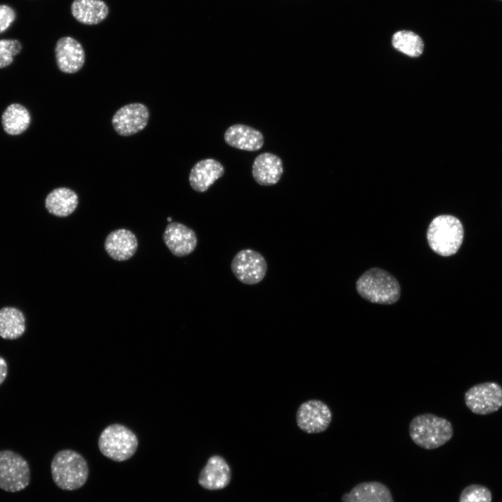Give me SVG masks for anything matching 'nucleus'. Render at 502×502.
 <instances>
[{"instance_id": "39448f33", "label": "nucleus", "mask_w": 502, "mask_h": 502, "mask_svg": "<svg viewBox=\"0 0 502 502\" xmlns=\"http://www.w3.org/2000/svg\"><path fill=\"white\" fill-rule=\"evenodd\" d=\"M138 439L135 434L121 424L107 426L98 439V447L106 457L116 462L130 458L136 452Z\"/></svg>"}, {"instance_id": "2eb2a0df", "label": "nucleus", "mask_w": 502, "mask_h": 502, "mask_svg": "<svg viewBox=\"0 0 502 502\" xmlns=\"http://www.w3.org/2000/svg\"><path fill=\"white\" fill-rule=\"evenodd\" d=\"M224 139L229 146L248 151L259 150L264 142L263 134L259 130L241 123L229 127L225 132Z\"/></svg>"}, {"instance_id": "a878e982", "label": "nucleus", "mask_w": 502, "mask_h": 502, "mask_svg": "<svg viewBox=\"0 0 502 502\" xmlns=\"http://www.w3.org/2000/svg\"><path fill=\"white\" fill-rule=\"evenodd\" d=\"M15 10L7 5H0V33L7 30L15 21Z\"/></svg>"}, {"instance_id": "9b49d317", "label": "nucleus", "mask_w": 502, "mask_h": 502, "mask_svg": "<svg viewBox=\"0 0 502 502\" xmlns=\"http://www.w3.org/2000/svg\"><path fill=\"white\" fill-rule=\"evenodd\" d=\"M55 58L58 68L64 73H75L84 66L85 52L76 39L64 36L59 38L55 46Z\"/></svg>"}, {"instance_id": "9d476101", "label": "nucleus", "mask_w": 502, "mask_h": 502, "mask_svg": "<svg viewBox=\"0 0 502 502\" xmlns=\"http://www.w3.org/2000/svg\"><path fill=\"white\" fill-rule=\"evenodd\" d=\"M149 116V110L145 105L140 102L130 103L115 112L112 124L117 134L128 137L145 128Z\"/></svg>"}, {"instance_id": "423d86ee", "label": "nucleus", "mask_w": 502, "mask_h": 502, "mask_svg": "<svg viewBox=\"0 0 502 502\" xmlns=\"http://www.w3.org/2000/svg\"><path fill=\"white\" fill-rule=\"evenodd\" d=\"M31 471L27 461L20 454L10 450H0V489L17 492L30 483Z\"/></svg>"}, {"instance_id": "4468645a", "label": "nucleus", "mask_w": 502, "mask_h": 502, "mask_svg": "<svg viewBox=\"0 0 502 502\" xmlns=\"http://www.w3.org/2000/svg\"><path fill=\"white\" fill-rule=\"evenodd\" d=\"M106 252L113 259L126 261L136 253L138 242L136 236L126 229H119L110 232L104 243Z\"/></svg>"}, {"instance_id": "c85d7f7f", "label": "nucleus", "mask_w": 502, "mask_h": 502, "mask_svg": "<svg viewBox=\"0 0 502 502\" xmlns=\"http://www.w3.org/2000/svg\"><path fill=\"white\" fill-rule=\"evenodd\" d=\"M501 1H502V0H501Z\"/></svg>"}, {"instance_id": "dca6fc26", "label": "nucleus", "mask_w": 502, "mask_h": 502, "mask_svg": "<svg viewBox=\"0 0 502 502\" xmlns=\"http://www.w3.org/2000/svg\"><path fill=\"white\" fill-rule=\"evenodd\" d=\"M225 174L223 165L213 158L198 161L191 169L189 183L196 192H204Z\"/></svg>"}, {"instance_id": "f03ea898", "label": "nucleus", "mask_w": 502, "mask_h": 502, "mask_svg": "<svg viewBox=\"0 0 502 502\" xmlns=\"http://www.w3.org/2000/svg\"><path fill=\"white\" fill-rule=\"evenodd\" d=\"M356 289L364 299L378 304H393L400 296V287L396 278L379 268L365 271L357 280Z\"/></svg>"}, {"instance_id": "393cba45", "label": "nucleus", "mask_w": 502, "mask_h": 502, "mask_svg": "<svg viewBox=\"0 0 502 502\" xmlns=\"http://www.w3.org/2000/svg\"><path fill=\"white\" fill-rule=\"evenodd\" d=\"M22 50V44L16 39L0 40V68L10 65L15 56Z\"/></svg>"}, {"instance_id": "0eeeda50", "label": "nucleus", "mask_w": 502, "mask_h": 502, "mask_svg": "<svg viewBox=\"0 0 502 502\" xmlns=\"http://www.w3.org/2000/svg\"><path fill=\"white\" fill-rule=\"evenodd\" d=\"M464 402L475 414L494 413L502 406V387L495 382L474 385L465 393Z\"/></svg>"}, {"instance_id": "6e6552de", "label": "nucleus", "mask_w": 502, "mask_h": 502, "mask_svg": "<svg viewBox=\"0 0 502 502\" xmlns=\"http://www.w3.org/2000/svg\"><path fill=\"white\" fill-rule=\"evenodd\" d=\"M231 269L241 282L252 285L264 278L267 272V263L259 252L245 249L234 256L231 263Z\"/></svg>"}, {"instance_id": "20e7f679", "label": "nucleus", "mask_w": 502, "mask_h": 502, "mask_svg": "<svg viewBox=\"0 0 502 502\" xmlns=\"http://www.w3.org/2000/svg\"><path fill=\"white\" fill-rule=\"evenodd\" d=\"M51 473L57 487L64 490H74L86 482L89 467L80 454L72 450H63L54 456Z\"/></svg>"}, {"instance_id": "1a4fd4ad", "label": "nucleus", "mask_w": 502, "mask_h": 502, "mask_svg": "<svg viewBox=\"0 0 502 502\" xmlns=\"http://www.w3.org/2000/svg\"><path fill=\"white\" fill-rule=\"evenodd\" d=\"M298 427L308 434L326 431L332 420V413L328 406L318 400H310L302 403L296 414Z\"/></svg>"}, {"instance_id": "f3484780", "label": "nucleus", "mask_w": 502, "mask_h": 502, "mask_svg": "<svg viewBox=\"0 0 502 502\" xmlns=\"http://www.w3.org/2000/svg\"><path fill=\"white\" fill-rule=\"evenodd\" d=\"M231 478V470L226 460L220 455L211 457L199 476V485L210 490L226 487Z\"/></svg>"}, {"instance_id": "4be33fe9", "label": "nucleus", "mask_w": 502, "mask_h": 502, "mask_svg": "<svg viewBox=\"0 0 502 502\" xmlns=\"http://www.w3.org/2000/svg\"><path fill=\"white\" fill-rule=\"evenodd\" d=\"M31 116L28 109L18 103L8 105L1 116V123L4 131L10 135L24 132L29 126Z\"/></svg>"}, {"instance_id": "f8f14e48", "label": "nucleus", "mask_w": 502, "mask_h": 502, "mask_svg": "<svg viewBox=\"0 0 502 502\" xmlns=\"http://www.w3.org/2000/svg\"><path fill=\"white\" fill-rule=\"evenodd\" d=\"M162 239L169 251L178 257L191 254L197 244L195 232L186 225L177 222L167 225L163 232Z\"/></svg>"}, {"instance_id": "7ed1b4c3", "label": "nucleus", "mask_w": 502, "mask_h": 502, "mask_svg": "<svg viewBox=\"0 0 502 502\" xmlns=\"http://www.w3.org/2000/svg\"><path fill=\"white\" fill-rule=\"evenodd\" d=\"M427 238L431 249L443 257L457 252L464 238V228L461 221L451 215H441L430 222Z\"/></svg>"}, {"instance_id": "bb28decb", "label": "nucleus", "mask_w": 502, "mask_h": 502, "mask_svg": "<svg viewBox=\"0 0 502 502\" xmlns=\"http://www.w3.org/2000/svg\"><path fill=\"white\" fill-rule=\"evenodd\" d=\"M8 374V365L6 360L0 356V385L5 381Z\"/></svg>"}, {"instance_id": "ddd939ff", "label": "nucleus", "mask_w": 502, "mask_h": 502, "mask_svg": "<svg viewBox=\"0 0 502 502\" xmlns=\"http://www.w3.org/2000/svg\"><path fill=\"white\" fill-rule=\"evenodd\" d=\"M283 172L281 158L269 152L258 155L254 158L252 167L253 178L262 186H271L276 184L280 180Z\"/></svg>"}, {"instance_id": "a211bd4d", "label": "nucleus", "mask_w": 502, "mask_h": 502, "mask_svg": "<svg viewBox=\"0 0 502 502\" xmlns=\"http://www.w3.org/2000/svg\"><path fill=\"white\" fill-rule=\"evenodd\" d=\"M342 502H394L389 488L378 481L360 482L349 493L344 494Z\"/></svg>"}, {"instance_id": "6ab92c4d", "label": "nucleus", "mask_w": 502, "mask_h": 502, "mask_svg": "<svg viewBox=\"0 0 502 502\" xmlns=\"http://www.w3.org/2000/svg\"><path fill=\"white\" fill-rule=\"evenodd\" d=\"M79 203L77 193L66 187L52 190L46 197L45 206L47 211L56 217L64 218L72 214Z\"/></svg>"}, {"instance_id": "cd10ccee", "label": "nucleus", "mask_w": 502, "mask_h": 502, "mask_svg": "<svg viewBox=\"0 0 502 502\" xmlns=\"http://www.w3.org/2000/svg\"><path fill=\"white\" fill-rule=\"evenodd\" d=\"M167 220H168L169 222H171V221H172L171 218H170V217L167 218Z\"/></svg>"}, {"instance_id": "5701e85b", "label": "nucleus", "mask_w": 502, "mask_h": 502, "mask_svg": "<svg viewBox=\"0 0 502 502\" xmlns=\"http://www.w3.org/2000/svg\"><path fill=\"white\" fill-rule=\"evenodd\" d=\"M393 47L397 51L411 57H418L424 50L423 39L409 30L396 31L392 36Z\"/></svg>"}, {"instance_id": "412c9836", "label": "nucleus", "mask_w": 502, "mask_h": 502, "mask_svg": "<svg viewBox=\"0 0 502 502\" xmlns=\"http://www.w3.org/2000/svg\"><path fill=\"white\" fill-rule=\"evenodd\" d=\"M26 329L25 317L22 312L14 307H4L0 310V337L4 340H16Z\"/></svg>"}, {"instance_id": "f257e3e1", "label": "nucleus", "mask_w": 502, "mask_h": 502, "mask_svg": "<svg viewBox=\"0 0 502 502\" xmlns=\"http://www.w3.org/2000/svg\"><path fill=\"white\" fill-rule=\"evenodd\" d=\"M409 432L416 445L425 450H433L452 439L453 428L447 419L427 413L418 415L411 420Z\"/></svg>"}, {"instance_id": "b1692460", "label": "nucleus", "mask_w": 502, "mask_h": 502, "mask_svg": "<svg viewBox=\"0 0 502 502\" xmlns=\"http://www.w3.org/2000/svg\"><path fill=\"white\" fill-rule=\"evenodd\" d=\"M491 491L481 485L466 487L459 495V502H492Z\"/></svg>"}, {"instance_id": "aec40b11", "label": "nucleus", "mask_w": 502, "mask_h": 502, "mask_svg": "<svg viewBox=\"0 0 502 502\" xmlns=\"http://www.w3.org/2000/svg\"><path fill=\"white\" fill-rule=\"evenodd\" d=\"M71 13L80 23L94 25L102 22L109 14V8L102 0H74Z\"/></svg>"}]
</instances>
